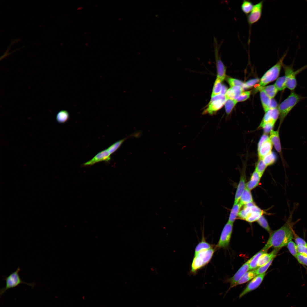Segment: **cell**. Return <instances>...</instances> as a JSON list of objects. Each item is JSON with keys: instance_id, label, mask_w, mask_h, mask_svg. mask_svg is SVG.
I'll return each mask as SVG.
<instances>
[{"instance_id": "obj_47", "label": "cell", "mask_w": 307, "mask_h": 307, "mask_svg": "<svg viewBox=\"0 0 307 307\" xmlns=\"http://www.w3.org/2000/svg\"><path fill=\"white\" fill-rule=\"evenodd\" d=\"M269 138L268 134L264 133L260 137L258 144L257 148L259 147L264 142Z\"/></svg>"}, {"instance_id": "obj_30", "label": "cell", "mask_w": 307, "mask_h": 307, "mask_svg": "<svg viewBox=\"0 0 307 307\" xmlns=\"http://www.w3.org/2000/svg\"><path fill=\"white\" fill-rule=\"evenodd\" d=\"M277 159V157L276 154L272 151L265 156L263 159L266 166H268L274 164Z\"/></svg>"}, {"instance_id": "obj_31", "label": "cell", "mask_w": 307, "mask_h": 307, "mask_svg": "<svg viewBox=\"0 0 307 307\" xmlns=\"http://www.w3.org/2000/svg\"><path fill=\"white\" fill-rule=\"evenodd\" d=\"M237 102L236 99H226L224 105L226 113L227 115L231 113Z\"/></svg>"}, {"instance_id": "obj_37", "label": "cell", "mask_w": 307, "mask_h": 307, "mask_svg": "<svg viewBox=\"0 0 307 307\" xmlns=\"http://www.w3.org/2000/svg\"><path fill=\"white\" fill-rule=\"evenodd\" d=\"M287 246L291 254L296 258L297 254L298 253L297 250V245L292 240H291L288 243Z\"/></svg>"}, {"instance_id": "obj_8", "label": "cell", "mask_w": 307, "mask_h": 307, "mask_svg": "<svg viewBox=\"0 0 307 307\" xmlns=\"http://www.w3.org/2000/svg\"><path fill=\"white\" fill-rule=\"evenodd\" d=\"M282 67L284 71L287 88L293 91L297 86L296 75L298 72L302 70V68L295 71L293 64L286 65L283 64Z\"/></svg>"}, {"instance_id": "obj_26", "label": "cell", "mask_w": 307, "mask_h": 307, "mask_svg": "<svg viewBox=\"0 0 307 307\" xmlns=\"http://www.w3.org/2000/svg\"><path fill=\"white\" fill-rule=\"evenodd\" d=\"M263 90L271 99L274 98L278 91L274 84L264 86L259 88L258 90Z\"/></svg>"}, {"instance_id": "obj_48", "label": "cell", "mask_w": 307, "mask_h": 307, "mask_svg": "<svg viewBox=\"0 0 307 307\" xmlns=\"http://www.w3.org/2000/svg\"><path fill=\"white\" fill-rule=\"evenodd\" d=\"M277 106L278 104L276 100L273 98L271 99L270 104L269 107V109H271L277 108Z\"/></svg>"}, {"instance_id": "obj_25", "label": "cell", "mask_w": 307, "mask_h": 307, "mask_svg": "<svg viewBox=\"0 0 307 307\" xmlns=\"http://www.w3.org/2000/svg\"><path fill=\"white\" fill-rule=\"evenodd\" d=\"M260 91L262 105L264 110L265 113L269 110L271 99L270 98L263 90H260Z\"/></svg>"}, {"instance_id": "obj_11", "label": "cell", "mask_w": 307, "mask_h": 307, "mask_svg": "<svg viewBox=\"0 0 307 307\" xmlns=\"http://www.w3.org/2000/svg\"><path fill=\"white\" fill-rule=\"evenodd\" d=\"M265 275V273L258 275L253 278L240 293L239 295V298H241L248 293L258 288L261 285Z\"/></svg>"}, {"instance_id": "obj_6", "label": "cell", "mask_w": 307, "mask_h": 307, "mask_svg": "<svg viewBox=\"0 0 307 307\" xmlns=\"http://www.w3.org/2000/svg\"><path fill=\"white\" fill-rule=\"evenodd\" d=\"M226 99L225 96L221 94L211 97L210 101L202 114H208L211 115L215 114L224 105Z\"/></svg>"}, {"instance_id": "obj_5", "label": "cell", "mask_w": 307, "mask_h": 307, "mask_svg": "<svg viewBox=\"0 0 307 307\" xmlns=\"http://www.w3.org/2000/svg\"><path fill=\"white\" fill-rule=\"evenodd\" d=\"M20 269L18 267L17 269L7 277H5L4 280L6 282L5 287L0 290V295L1 296L8 289L15 287L22 283L27 285L33 288L35 285L34 283H28L23 281L20 278L18 275V272Z\"/></svg>"}, {"instance_id": "obj_40", "label": "cell", "mask_w": 307, "mask_h": 307, "mask_svg": "<svg viewBox=\"0 0 307 307\" xmlns=\"http://www.w3.org/2000/svg\"><path fill=\"white\" fill-rule=\"evenodd\" d=\"M274 258H273L271 259L265 264L262 266L259 267L258 268L256 269V270L257 275H258L265 273V272L271 264Z\"/></svg>"}, {"instance_id": "obj_28", "label": "cell", "mask_w": 307, "mask_h": 307, "mask_svg": "<svg viewBox=\"0 0 307 307\" xmlns=\"http://www.w3.org/2000/svg\"><path fill=\"white\" fill-rule=\"evenodd\" d=\"M254 6L253 3L251 1L244 0L241 6V9L242 12L248 15L252 11Z\"/></svg>"}, {"instance_id": "obj_1", "label": "cell", "mask_w": 307, "mask_h": 307, "mask_svg": "<svg viewBox=\"0 0 307 307\" xmlns=\"http://www.w3.org/2000/svg\"><path fill=\"white\" fill-rule=\"evenodd\" d=\"M298 204L295 203L293 208L290 211L289 217L284 224L279 229L272 231L268 239L263 248L268 250L270 247L281 248L287 245L288 243L294 238L295 232L293 228L294 225L300 219L293 221V215L298 207Z\"/></svg>"}, {"instance_id": "obj_44", "label": "cell", "mask_w": 307, "mask_h": 307, "mask_svg": "<svg viewBox=\"0 0 307 307\" xmlns=\"http://www.w3.org/2000/svg\"><path fill=\"white\" fill-rule=\"evenodd\" d=\"M259 81L258 78H254L248 80L244 83L243 87V90L251 88Z\"/></svg>"}, {"instance_id": "obj_13", "label": "cell", "mask_w": 307, "mask_h": 307, "mask_svg": "<svg viewBox=\"0 0 307 307\" xmlns=\"http://www.w3.org/2000/svg\"><path fill=\"white\" fill-rule=\"evenodd\" d=\"M246 163L244 164L239 183L235 193L234 203H238L240 197L246 188Z\"/></svg>"}, {"instance_id": "obj_22", "label": "cell", "mask_w": 307, "mask_h": 307, "mask_svg": "<svg viewBox=\"0 0 307 307\" xmlns=\"http://www.w3.org/2000/svg\"><path fill=\"white\" fill-rule=\"evenodd\" d=\"M242 206V205L239 202L237 203H234L230 213L228 222L233 224L238 216Z\"/></svg>"}, {"instance_id": "obj_33", "label": "cell", "mask_w": 307, "mask_h": 307, "mask_svg": "<svg viewBox=\"0 0 307 307\" xmlns=\"http://www.w3.org/2000/svg\"><path fill=\"white\" fill-rule=\"evenodd\" d=\"M267 167L263 159H258L255 166V170L262 177Z\"/></svg>"}, {"instance_id": "obj_16", "label": "cell", "mask_w": 307, "mask_h": 307, "mask_svg": "<svg viewBox=\"0 0 307 307\" xmlns=\"http://www.w3.org/2000/svg\"><path fill=\"white\" fill-rule=\"evenodd\" d=\"M279 116L277 107L269 109L265 112L259 126L268 123L275 124Z\"/></svg>"}, {"instance_id": "obj_41", "label": "cell", "mask_w": 307, "mask_h": 307, "mask_svg": "<svg viewBox=\"0 0 307 307\" xmlns=\"http://www.w3.org/2000/svg\"><path fill=\"white\" fill-rule=\"evenodd\" d=\"M275 124L271 123H266L261 126H259L258 128L263 129L264 133L268 134L272 130Z\"/></svg>"}, {"instance_id": "obj_43", "label": "cell", "mask_w": 307, "mask_h": 307, "mask_svg": "<svg viewBox=\"0 0 307 307\" xmlns=\"http://www.w3.org/2000/svg\"><path fill=\"white\" fill-rule=\"evenodd\" d=\"M295 243L298 245H302L307 247V243L302 238L300 237L295 233L294 234V238Z\"/></svg>"}, {"instance_id": "obj_23", "label": "cell", "mask_w": 307, "mask_h": 307, "mask_svg": "<svg viewBox=\"0 0 307 307\" xmlns=\"http://www.w3.org/2000/svg\"><path fill=\"white\" fill-rule=\"evenodd\" d=\"M257 275L256 269L248 271L235 285L234 287L244 284L248 281Z\"/></svg>"}, {"instance_id": "obj_10", "label": "cell", "mask_w": 307, "mask_h": 307, "mask_svg": "<svg viewBox=\"0 0 307 307\" xmlns=\"http://www.w3.org/2000/svg\"><path fill=\"white\" fill-rule=\"evenodd\" d=\"M264 1H261L254 5L250 13L248 15L247 20L249 25L257 22L260 19L262 14Z\"/></svg>"}, {"instance_id": "obj_18", "label": "cell", "mask_w": 307, "mask_h": 307, "mask_svg": "<svg viewBox=\"0 0 307 307\" xmlns=\"http://www.w3.org/2000/svg\"><path fill=\"white\" fill-rule=\"evenodd\" d=\"M280 249V248H275L269 253L266 252L262 254L258 261V267L265 264L271 259L275 258Z\"/></svg>"}, {"instance_id": "obj_49", "label": "cell", "mask_w": 307, "mask_h": 307, "mask_svg": "<svg viewBox=\"0 0 307 307\" xmlns=\"http://www.w3.org/2000/svg\"><path fill=\"white\" fill-rule=\"evenodd\" d=\"M227 90V88L225 85H222L220 94L225 96Z\"/></svg>"}, {"instance_id": "obj_3", "label": "cell", "mask_w": 307, "mask_h": 307, "mask_svg": "<svg viewBox=\"0 0 307 307\" xmlns=\"http://www.w3.org/2000/svg\"><path fill=\"white\" fill-rule=\"evenodd\" d=\"M216 250L215 246L208 249L202 250L194 254L191 265V273L195 275L198 270L208 264Z\"/></svg>"}, {"instance_id": "obj_27", "label": "cell", "mask_w": 307, "mask_h": 307, "mask_svg": "<svg viewBox=\"0 0 307 307\" xmlns=\"http://www.w3.org/2000/svg\"><path fill=\"white\" fill-rule=\"evenodd\" d=\"M215 246L207 242L203 236L202 240L197 245L195 248L194 254H196L202 250L208 249L213 248Z\"/></svg>"}, {"instance_id": "obj_9", "label": "cell", "mask_w": 307, "mask_h": 307, "mask_svg": "<svg viewBox=\"0 0 307 307\" xmlns=\"http://www.w3.org/2000/svg\"><path fill=\"white\" fill-rule=\"evenodd\" d=\"M233 224L227 222L225 225L221 232L220 237L217 244L216 249L225 248L229 246L232 233Z\"/></svg>"}, {"instance_id": "obj_17", "label": "cell", "mask_w": 307, "mask_h": 307, "mask_svg": "<svg viewBox=\"0 0 307 307\" xmlns=\"http://www.w3.org/2000/svg\"><path fill=\"white\" fill-rule=\"evenodd\" d=\"M273 147V145L269 137L259 147L257 148L258 159H263L265 156L272 151Z\"/></svg>"}, {"instance_id": "obj_32", "label": "cell", "mask_w": 307, "mask_h": 307, "mask_svg": "<svg viewBox=\"0 0 307 307\" xmlns=\"http://www.w3.org/2000/svg\"><path fill=\"white\" fill-rule=\"evenodd\" d=\"M274 84L278 91H282L285 89L287 86L285 76L278 78Z\"/></svg>"}, {"instance_id": "obj_24", "label": "cell", "mask_w": 307, "mask_h": 307, "mask_svg": "<svg viewBox=\"0 0 307 307\" xmlns=\"http://www.w3.org/2000/svg\"><path fill=\"white\" fill-rule=\"evenodd\" d=\"M253 202V198L250 190L246 188L240 197L239 202L242 206Z\"/></svg>"}, {"instance_id": "obj_20", "label": "cell", "mask_w": 307, "mask_h": 307, "mask_svg": "<svg viewBox=\"0 0 307 307\" xmlns=\"http://www.w3.org/2000/svg\"><path fill=\"white\" fill-rule=\"evenodd\" d=\"M243 90L242 87L239 86L230 87L227 90L225 94L226 99H236Z\"/></svg>"}, {"instance_id": "obj_15", "label": "cell", "mask_w": 307, "mask_h": 307, "mask_svg": "<svg viewBox=\"0 0 307 307\" xmlns=\"http://www.w3.org/2000/svg\"><path fill=\"white\" fill-rule=\"evenodd\" d=\"M110 154L107 150H104L97 154L92 159L84 163V166L92 165L101 161L108 162L110 160Z\"/></svg>"}, {"instance_id": "obj_7", "label": "cell", "mask_w": 307, "mask_h": 307, "mask_svg": "<svg viewBox=\"0 0 307 307\" xmlns=\"http://www.w3.org/2000/svg\"><path fill=\"white\" fill-rule=\"evenodd\" d=\"M221 44L218 43L216 38L213 37V47L217 72V78L222 82L226 77V68L219 53Z\"/></svg>"}, {"instance_id": "obj_2", "label": "cell", "mask_w": 307, "mask_h": 307, "mask_svg": "<svg viewBox=\"0 0 307 307\" xmlns=\"http://www.w3.org/2000/svg\"><path fill=\"white\" fill-rule=\"evenodd\" d=\"M303 97L292 91L288 97L278 106L279 124L278 129L284 119L293 108L301 101L305 99Z\"/></svg>"}, {"instance_id": "obj_38", "label": "cell", "mask_w": 307, "mask_h": 307, "mask_svg": "<svg viewBox=\"0 0 307 307\" xmlns=\"http://www.w3.org/2000/svg\"><path fill=\"white\" fill-rule=\"evenodd\" d=\"M226 79L231 87L235 86H239L243 88L244 83L241 81L229 77H227Z\"/></svg>"}, {"instance_id": "obj_39", "label": "cell", "mask_w": 307, "mask_h": 307, "mask_svg": "<svg viewBox=\"0 0 307 307\" xmlns=\"http://www.w3.org/2000/svg\"><path fill=\"white\" fill-rule=\"evenodd\" d=\"M127 138H125L118 141L109 147L107 150L110 154H112L115 152Z\"/></svg>"}, {"instance_id": "obj_4", "label": "cell", "mask_w": 307, "mask_h": 307, "mask_svg": "<svg viewBox=\"0 0 307 307\" xmlns=\"http://www.w3.org/2000/svg\"><path fill=\"white\" fill-rule=\"evenodd\" d=\"M287 53H286L275 65L268 70L263 75L260 80L258 86L256 88L257 90L277 78L283 64V61Z\"/></svg>"}, {"instance_id": "obj_45", "label": "cell", "mask_w": 307, "mask_h": 307, "mask_svg": "<svg viewBox=\"0 0 307 307\" xmlns=\"http://www.w3.org/2000/svg\"><path fill=\"white\" fill-rule=\"evenodd\" d=\"M296 258L300 264L307 266V257L298 253Z\"/></svg>"}, {"instance_id": "obj_19", "label": "cell", "mask_w": 307, "mask_h": 307, "mask_svg": "<svg viewBox=\"0 0 307 307\" xmlns=\"http://www.w3.org/2000/svg\"><path fill=\"white\" fill-rule=\"evenodd\" d=\"M262 176L255 170L252 174L249 181L246 183V188L251 190L259 184Z\"/></svg>"}, {"instance_id": "obj_21", "label": "cell", "mask_w": 307, "mask_h": 307, "mask_svg": "<svg viewBox=\"0 0 307 307\" xmlns=\"http://www.w3.org/2000/svg\"><path fill=\"white\" fill-rule=\"evenodd\" d=\"M267 250L263 248L262 250L250 258L249 270H254L258 268L257 263L259 259L262 254L267 252Z\"/></svg>"}, {"instance_id": "obj_34", "label": "cell", "mask_w": 307, "mask_h": 307, "mask_svg": "<svg viewBox=\"0 0 307 307\" xmlns=\"http://www.w3.org/2000/svg\"><path fill=\"white\" fill-rule=\"evenodd\" d=\"M222 82L220 80L216 78L213 88L211 97L220 94L223 85Z\"/></svg>"}, {"instance_id": "obj_42", "label": "cell", "mask_w": 307, "mask_h": 307, "mask_svg": "<svg viewBox=\"0 0 307 307\" xmlns=\"http://www.w3.org/2000/svg\"><path fill=\"white\" fill-rule=\"evenodd\" d=\"M251 91H246L242 92L236 100L237 102L245 101L250 97Z\"/></svg>"}, {"instance_id": "obj_36", "label": "cell", "mask_w": 307, "mask_h": 307, "mask_svg": "<svg viewBox=\"0 0 307 307\" xmlns=\"http://www.w3.org/2000/svg\"><path fill=\"white\" fill-rule=\"evenodd\" d=\"M258 224L266 230L270 234L272 231L268 224V222L264 216L262 215L257 220Z\"/></svg>"}, {"instance_id": "obj_12", "label": "cell", "mask_w": 307, "mask_h": 307, "mask_svg": "<svg viewBox=\"0 0 307 307\" xmlns=\"http://www.w3.org/2000/svg\"><path fill=\"white\" fill-rule=\"evenodd\" d=\"M250 259L244 263L231 277L227 279L226 282L229 283L230 286L229 290L234 287V286L242 276L249 271Z\"/></svg>"}, {"instance_id": "obj_46", "label": "cell", "mask_w": 307, "mask_h": 307, "mask_svg": "<svg viewBox=\"0 0 307 307\" xmlns=\"http://www.w3.org/2000/svg\"><path fill=\"white\" fill-rule=\"evenodd\" d=\"M298 253L307 257V247L302 245L297 246Z\"/></svg>"}, {"instance_id": "obj_29", "label": "cell", "mask_w": 307, "mask_h": 307, "mask_svg": "<svg viewBox=\"0 0 307 307\" xmlns=\"http://www.w3.org/2000/svg\"><path fill=\"white\" fill-rule=\"evenodd\" d=\"M69 117V112L65 110H62L59 111L56 116L57 122L60 123H64L67 122Z\"/></svg>"}, {"instance_id": "obj_35", "label": "cell", "mask_w": 307, "mask_h": 307, "mask_svg": "<svg viewBox=\"0 0 307 307\" xmlns=\"http://www.w3.org/2000/svg\"><path fill=\"white\" fill-rule=\"evenodd\" d=\"M263 213L264 212L252 211L250 214L245 220L250 223L257 221L262 215Z\"/></svg>"}, {"instance_id": "obj_14", "label": "cell", "mask_w": 307, "mask_h": 307, "mask_svg": "<svg viewBox=\"0 0 307 307\" xmlns=\"http://www.w3.org/2000/svg\"><path fill=\"white\" fill-rule=\"evenodd\" d=\"M279 130H272L270 133L269 138L276 151L280 155L283 164L285 161L282 154L281 145L279 135Z\"/></svg>"}]
</instances>
